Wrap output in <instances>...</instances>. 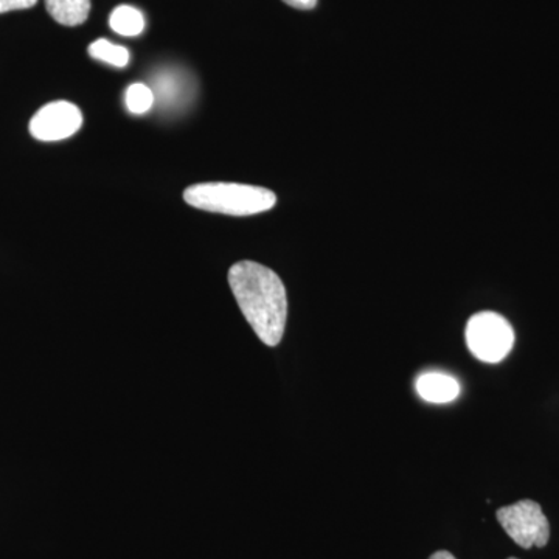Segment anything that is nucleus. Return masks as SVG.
Returning a JSON list of instances; mask_svg holds the SVG:
<instances>
[{"mask_svg": "<svg viewBox=\"0 0 559 559\" xmlns=\"http://www.w3.org/2000/svg\"><path fill=\"white\" fill-rule=\"evenodd\" d=\"M229 285L259 340L267 347H277L288 319V297L282 278L270 267L245 260L230 267Z\"/></svg>", "mask_w": 559, "mask_h": 559, "instance_id": "f257e3e1", "label": "nucleus"}, {"mask_svg": "<svg viewBox=\"0 0 559 559\" xmlns=\"http://www.w3.org/2000/svg\"><path fill=\"white\" fill-rule=\"evenodd\" d=\"M183 201L204 212L229 216H252L267 212L277 204V197L263 187L246 183H194L183 191Z\"/></svg>", "mask_w": 559, "mask_h": 559, "instance_id": "f03ea898", "label": "nucleus"}, {"mask_svg": "<svg viewBox=\"0 0 559 559\" xmlns=\"http://www.w3.org/2000/svg\"><path fill=\"white\" fill-rule=\"evenodd\" d=\"M465 334L471 355L481 362H500L513 349V326L498 312H477L468 320Z\"/></svg>", "mask_w": 559, "mask_h": 559, "instance_id": "7ed1b4c3", "label": "nucleus"}, {"mask_svg": "<svg viewBox=\"0 0 559 559\" xmlns=\"http://www.w3.org/2000/svg\"><path fill=\"white\" fill-rule=\"evenodd\" d=\"M496 518L522 549L546 547L550 539V524L535 500L524 499L513 506L502 507Z\"/></svg>", "mask_w": 559, "mask_h": 559, "instance_id": "20e7f679", "label": "nucleus"}, {"mask_svg": "<svg viewBox=\"0 0 559 559\" xmlns=\"http://www.w3.org/2000/svg\"><path fill=\"white\" fill-rule=\"evenodd\" d=\"M83 127V114L69 102L43 106L31 120V134L40 142H58L72 138Z\"/></svg>", "mask_w": 559, "mask_h": 559, "instance_id": "39448f33", "label": "nucleus"}, {"mask_svg": "<svg viewBox=\"0 0 559 559\" xmlns=\"http://www.w3.org/2000/svg\"><path fill=\"white\" fill-rule=\"evenodd\" d=\"M417 392L429 403L444 404L457 399L460 384L455 378L443 373H425L418 378Z\"/></svg>", "mask_w": 559, "mask_h": 559, "instance_id": "423d86ee", "label": "nucleus"}, {"mask_svg": "<svg viewBox=\"0 0 559 559\" xmlns=\"http://www.w3.org/2000/svg\"><path fill=\"white\" fill-rule=\"evenodd\" d=\"M153 86L151 90L154 92V98L164 108H173L186 102L183 97H187L186 91L189 84L186 83V76L175 70L157 73Z\"/></svg>", "mask_w": 559, "mask_h": 559, "instance_id": "0eeeda50", "label": "nucleus"}, {"mask_svg": "<svg viewBox=\"0 0 559 559\" xmlns=\"http://www.w3.org/2000/svg\"><path fill=\"white\" fill-rule=\"evenodd\" d=\"M46 9L58 24L76 27L90 17L91 0H46Z\"/></svg>", "mask_w": 559, "mask_h": 559, "instance_id": "6e6552de", "label": "nucleus"}, {"mask_svg": "<svg viewBox=\"0 0 559 559\" xmlns=\"http://www.w3.org/2000/svg\"><path fill=\"white\" fill-rule=\"evenodd\" d=\"M109 27L117 35L132 38V36L142 35L143 31H145V16L135 7L120 5L110 13Z\"/></svg>", "mask_w": 559, "mask_h": 559, "instance_id": "1a4fd4ad", "label": "nucleus"}, {"mask_svg": "<svg viewBox=\"0 0 559 559\" xmlns=\"http://www.w3.org/2000/svg\"><path fill=\"white\" fill-rule=\"evenodd\" d=\"M87 51L94 60L106 62L112 68L123 69L130 62V51L127 47L110 43L108 39L94 40Z\"/></svg>", "mask_w": 559, "mask_h": 559, "instance_id": "9d476101", "label": "nucleus"}, {"mask_svg": "<svg viewBox=\"0 0 559 559\" xmlns=\"http://www.w3.org/2000/svg\"><path fill=\"white\" fill-rule=\"evenodd\" d=\"M124 105L131 114L142 116L156 105V98H154V92L150 86L135 83L128 87L127 94H124Z\"/></svg>", "mask_w": 559, "mask_h": 559, "instance_id": "9b49d317", "label": "nucleus"}, {"mask_svg": "<svg viewBox=\"0 0 559 559\" xmlns=\"http://www.w3.org/2000/svg\"><path fill=\"white\" fill-rule=\"evenodd\" d=\"M38 0H0V14L9 11L28 10L35 7Z\"/></svg>", "mask_w": 559, "mask_h": 559, "instance_id": "f8f14e48", "label": "nucleus"}, {"mask_svg": "<svg viewBox=\"0 0 559 559\" xmlns=\"http://www.w3.org/2000/svg\"><path fill=\"white\" fill-rule=\"evenodd\" d=\"M283 2L297 10H312L318 5V0H283Z\"/></svg>", "mask_w": 559, "mask_h": 559, "instance_id": "ddd939ff", "label": "nucleus"}, {"mask_svg": "<svg viewBox=\"0 0 559 559\" xmlns=\"http://www.w3.org/2000/svg\"><path fill=\"white\" fill-rule=\"evenodd\" d=\"M429 559H457L454 557V555L450 554V551L447 550H440L436 551V554L430 555Z\"/></svg>", "mask_w": 559, "mask_h": 559, "instance_id": "4468645a", "label": "nucleus"}, {"mask_svg": "<svg viewBox=\"0 0 559 559\" xmlns=\"http://www.w3.org/2000/svg\"><path fill=\"white\" fill-rule=\"evenodd\" d=\"M509 559H518V558H509Z\"/></svg>", "mask_w": 559, "mask_h": 559, "instance_id": "2eb2a0df", "label": "nucleus"}]
</instances>
